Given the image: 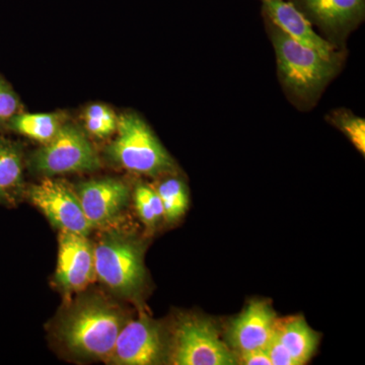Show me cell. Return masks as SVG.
<instances>
[{
	"label": "cell",
	"instance_id": "ffe728a7",
	"mask_svg": "<svg viewBox=\"0 0 365 365\" xmlns=\"http://www.w3.org/2000/svg\"><path fill=\"white\" fill-rule=\"evenodd\" d=\"M331 123L339 128L351 141L353 145L364 155L365 153V121L364 118L356 116L348 110L340 109L328 115Z\"/></svg>",
	"mask_w": 365,
	"mask_h": 365
},
{
	"label": "cell",
	"instance_id": "7c38bea8",
	"mask_svg": "<svg viewBox=\"0 0 365 365\" xmlns=\"http://www.w3.org/2000/svg\"><path fill=\"white\" fill-rule=\"evenodd\" d=\"M264 20L270 21L299 44L333 58L344 54L314 30V26L288 0H261Z\"/></svg>",
	"mask_w": 365,
	"mask_h": 365
},
{
	"label": "cell",
	"instance_id": "44dd1931",
	"mask_svg": "<svg viewBox=\"0 0 365 365\" xmlns=\"http://www.w3.org/2000/svg\"><path fill=\"white\" fill-rule=\"evenodd\" d=\"M23 111H25V106L21 102L20 96L0 73V133L6 132L9 121Z\"/></svg>",
	"mask_w": 365,
	"mask_h": 365
},
{
	"label": "cell",
	"instance_id": "9c48e42d",
	"mask_svg": "<svg viewBox=\"0 0 365 365\" xmlns=\"http://www.w3.org/2000/svg\"><path fill=\"white\" fill-rule=\"evenodd\" d=\"M169 355V343L157 322L139 317L126 322L118 335L109 364L153 365L163 364Z\"/></svg>",
	"mask_w": 365,
	"mask_h": 365
},
{
	"label": "cell",
	"instance_id": "8992f818",
	"mask_svg": "<svg viewBox=\"0 0 365 365\" xmlns=\"http://www.w3.org/2000/svg\"><path fill=\"white\" fill-rule=\"evenodd\" d=\"M168 360L176 365H234L237 354L220 339L212 322L186 314L178 319Z\"/></svg>",
	"mask_w": 365,
	"mask_h": 365
},
{
	"label": "cell",
	"instance_id": "603a6c76",
	"mask_svg": "<svg viewBox=\"0 0 365 365\" xmlns=\"http://www.w3.org/2000/svg\"><path fill=\"white\" fill-rule=\"evenodd\" d=\"M240 356H237V361L245 365H272L269 359L265 349L253 350L244 353H239Z\"/></svg>",
	"mask_w": 365,
	"mask_h": 365
},
{
	"label": "cell",
	"instance_id": "5b68a950",
	"mask_svg": "<svg viewBox=\"0 0 365 365\" xmlns=\"http://www.w3.org/2000/svg\"><path fill=\"white\" fill-rule=\"evenodd\" d=\"M26 165L33 174L54 178L96 172L102 162L83 127L68 120L50 143L29 155Z\"/></svg>",
	"mask_w": 365,
	"mask_h": 365
},
{
	"label": "cell",
	"instance_id": "6da1fadb",
	"mask_svg": "<svg viewBox=\"0 0 365 365\" xmlns=\"http://www.w3.org/2000/svg\"><path fill=\"white\" fill-rule=\"evenodd\" d=\"M126 322L123 312L109 299L85 294L60 314L55 335L76 356L108 362Z\"/></svg>",
	"mask_w": 365,
	"mask_h": 365
},
{
	"label": "cell",
	"instance_id": "8fae6325",
	"mask_svg": "<svg viewBox=\"0 0 365 365\" xmlns=\"http://www.w3.org/2000/svg\"><path fill=\"white\" fill-rule=\"evenodd\" d=\"M96 279L93 246L86 235L59 232L55 280L67 294H79Z\"/></svg>",
	"mask_w": 365,
	"mask_h": 365
},
{
	"label": "cell",
	"instance_id": "ac0fdd59",
	"mask_svg": "<svg viewBox=\"0 0 365 365\" xmlns=\"http://www.w3.org/2000/svg\"><path fill=\"white\" fill-rule=\"evenodd\" d=\"M116 113L105 104H91L83 112V130L88 136L97 139L109 138L116 133L118 127Z\"/></svg>",
	"mask_w": 365,
	"mask_h": 365
},
{
	"label": "cell",
	"instance_id": "30bf717a",
	"mask_svg": "<svg viewBox=\"0 0 365 365\" xmlns=\"http://www.w3.org/2000/svg\"><path fill=\"white\" fill-rule=\"evenodd\" d=\"M74 190L93 230L112 227L130 199L128 185L115 178L88 180Z\"/></svg>",
	"mask_w": 365,
	"mask_h": 365
},
{
	"label": "cell",
	"instance_id": "52a82bcc",
	"mask_svg": "<svg viewBox=\"0 0 365 365\" xmlns=\"http://www.w3.org/2000/svg\"><path fill=\"white\" fill-rule=\"evenodd\" d=\"M25 198L59 232L66 230L88 237L93 230L76 190L63 180L43 178L38 184L26 187Z\"/></svg>",
	"mask_w": 365,
	"mask_h": 365
},
{
	"label": "cell",
	"instance_id": "2e32d148",
	"mask_svg": "<svg viewBox=\"0 0 365 365\" xmlns=\"http://www.w3.org/2000/svg\"><path fill=\"white\" fill-rule=\"evenodd\" d=\"M275 336L285 346L297 365L307 364L319 345V336L302 317L278 321Z\"/></svg>",
	"mask_w": 365,
	"mask_h": 365
},
{
	"label": "cell",
	"instance_id": "ba28073f",
	"mask_svg": "<svg viewBox=\"0 0 365 365\" xmlns=\"http://www.w3.org/2000/svg\"><path fill=\"white\" fill-rule=\"evenodd\" d=\"M322 37L339 50H344L348 36L365 18V0H288Z\"/></svg>",
	"mask_w": 365,
	"mask_h": 365
},
{
	"label": "cell",
	"instance_id": "277c9868",
	"mask_svg": "<svg viewBox=\"0 0 365 365\" xmlns=\"http://www.w3.org/2000/svg\"><path fill=\"white\" fill-rule=\"evenodd\" d=\"M96 278L113 294L133 299L145 280L143 247L121 232H106L93 246Z\"/></svg>",
	"mask_w": 365,
	"mask_h": 365
},
{
	"label": "cell",
	"instance_id": "e0dca14e",
	"mask_svg": "<svg viewBox=\"0 0 365 365\" xmlns=\"http://www.w3.org/2000/svg\"><path fill=\"white\" fill-rule=\"evenodd\" d=\"M155 189L162 201L165 220L172 222L184 215L189 205V194L181 179L165 178Z\"/></svg>",
	"mask_w": 365,
	"mask_h": 365
},
{
	"label": "cell",
	"instance_id": "9a60e30c",
	"mask_svg": "<svg viewBox=\"0 0 365 365\" xmlns=\"http://www.w3.org/2000/svg\"><path fill=\"white\" fill-rule=\"evenodd\" d=\"M66 112L29 113L23 111L16 115L7 124L6 132H13L36 141L41 145L50 143L58 134L66 122Z\"/></svg>",
	"mask_w": 365,
	"mask_h": 365
},
{
	"label": "cell",
	"instance_id": "7a4b0ae2",
	"mask_svg": "<svg viewBox=\"0 0 365 365\" xmlns=\"http://www.w3.org/2000/svg\"><path fill=\"white\" fill-rule=\"evenodd\" d=\"M265 24L275 51L278 78L285 95L297 109H312L339 73L344 54L329 58L299 44L270 21L265 20Z\"/></svg>",
	"mask_w": 365,
	"mask_h": 365
},
{
	"label": "cell",
	"instance_id": "5bb4252c",
	"mask_svg": "<svg viewBox=\"0 0 365 365\" xmlns=\"http://www.w3.org/2000/svg\"><path fill=\"white\" fill-rule=\"evenodd\" d=\"M26 165L23 144L0 135V205L16 207L25 198Z\"/></svg>",
	"mask_w": 365,
	"mask_h": 365
},
{
	"label": "cell",
	"instance_id": "4fadbf2b",
	"mask_svg": "<svg viewBox=\"0 0 365 365\" xmlns=\"http://www.w3.org/2000/svg\"><path fill=\"white\" fill-rule=\"evenodd\" d=\"M277 322L272 307L265 302L255 300L230 324L228 341L237 353L266 349Z\"/></svg>",
	"mask_w": 365,
	"mask_h": 365
},
{
	"label": "cell",
	"instance_id": "7402d4cb",
	"mask_svg": "<svg viewBox=\"0 0 365 365\" xmlns=\"http://www.w3.org/2000/svg\"><path fill=\"white\" fill-rule=\"evenodd\" d=\"M265 350L272 365H297L285 346L276 337L275 332Z\"/></svg>",
	"mask_w": 365,
	"mask_h": 365
},
{
	"label": "cell",
	"instance_id": "3957f363",
	"mask_svg": "<svg viewBox=\"0 0 365 365\" xmlns=\"http://www.w3.org/2000/svg\"><path fill=\"white\" fill-rule=\"evenodd\" d=\"M116 133V138L105 148V157L117 167L150 177L176 170V163L140 115L122 113Z\"/></svg>",
	"mask_w": 365,
	"mask_h": 365
},
{
	"label": "cell",
	"instance_id": "d6986e66",
	"mask_svg": "<svg viewBox=\"0 0 365 365\" xmlns=\"http://www.w3.org/2000/svg\"><path fill=\"white\" fill-rule=\"evenodd\" d=\"M134 204L137 215L148 228H155L163 218L162 201L157 191L145 184H138L134 190Z\"/></svg>",
	"mask_w": 365,
	"mask_h": 365
}]
</instances>
